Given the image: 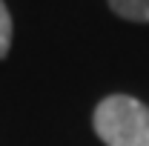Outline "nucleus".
<instances>
[{"label": "nucleus", "mask_w": 149, "mask_h": 146, "mask_svg": "<svg viewBox=\"0 0 149 146\" xmlns=\"http://www.w3.org/2000/svg\"><path fill=\"white\" fill-rule=\"evenodd\" d=\"M9 46H12V15L0 0V60L9 55Z\"/></svg>", "instance_id": "obj_3"}, {"label": "nucleus", "mask_w": 149, "mask_h": 146, "mask_svg": "<svg viewBox=\"0 0 149 146\" xmlns=\"http://www.w3.org/2000/svg\"><path fill=\"white\" fill-rule=\"evenodd\" d=\"M109 9L123 20L149 23V0H109Z\"/></svg>", "instance_id": "obj_2"}, {"label": "nucleus", "mask_w": 149, "mask_h": 146, "mask_svg": "<svg viewBox=\"0 0 149 146\" xmlns=\"http://www.w3.org/2000/svg\"><path fill=\"white\" fill-rule=\"evenodd\" d=\"M92 126L106 146H149V106L132 95H109L95 106Z\"/></svg>", "instance_id": "obj_1"}]
</instances>
